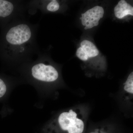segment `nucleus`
<instances>
[{"label": "nucleus", "mask_w": 133, "mask_h": 133, "mask_svg": "<svg viewBox=\"0 0 133 133\" xmlns=\"http://www.w3.org/2000/svg\"><path fill=\"white\" fill-rule=\"evenodd\" d=\"M39 25L25 18H19L3 26L0 39V56L12 64L30 61L41 52L36 35Z\"/></svg>", "instance_id": "nucleus-1"}, {"label": "nucleus", "mask_w": 133, "mask_h": 133, "mask_svg": "<svg viewBox=\"0 0 133 133\" xmlns=\"http://www.w3.org/2000/svg\"><path fill=\"white\" fill-rule=\"evenodd\" d=\"M87 107L79 105L60 112L43 128L44 133H83L88 115Z\"/></svg>", "instance_id": "nucleus-2"}, {"label": "nucleus", "mask_w": 133, "mask_h": 133, "mask_svg": "<svg viewBox=\"0 0 133 133\" xmlns=\"http://www.w3.org/2000/svg\"><path fill=\"white\" fill-rule=\"evenodd\" d=\"M37 59L30 63L29 74L35 81L40 83H51L59 79V72L55 66L50 63L45 53L40 52Z\"/></svg>", "instance_id": "nucleus-3"}, {"label": "nucleus", "mask_w": 133, "mask_h": 133, "mask_svg": "<svg viewBox=\"0 0 133 133\" xmlns=\"http://www.w3.org/2000/svg\"><path fill=\"white\" fill-rule=\"evenodd\" d=\"M27 10H29V2L0 0V23L4 26L16 19L24 18Z\"/></svg>", "instance_id": "nucleus-4"}, {"label": "nucleus", "mask_w": 133, "mask_h": 133, "mask_svg": "<svg viewBox=\"0 0 133 133\" xmlns=\"http://www.w3.org/2000/svg\"><path fill=\"white\" fill-rule=\"evenodd\" d=\"M104 10L102 7L97 6L88 10L81 14V23L85 26V30L92 28L98 25L99 21L103 18Z\"/></svg>", "instance_id": "nucleus-5"}, {"label": "nucleus", "mask_w": 133, "mask_h": 133, "mask_svg": "<svg viewBox=\"0 0 133 133\" xmlns=\"http://www.w3.org/2000/svg\"><path fill=\"white\" fill-rule=\"evenodd\" d=\"M114 12L116 17L121 19L128 15L133 16V8L125 0H121L115 7Z\"/></svg>", "instance_id": "nucleus-6"}, {"label": "nucleus", "mask_w": 133, "mask_h": 133, "mask_svg": "<svg viewBox=\"0 0 133 133\" xmlns=\"http://www.w3.org/2000/svg\"><path fill=\"white\" fill-rule=\"evenodd\" d=\"M123 96L125 100L132 102L133 97V72L129 75L125 82L123 84Z\"/></svg>", "instance_id": "nucleus-7"}, {"label": "nucleus", "mask_w": 133, "mask_h": 133, "mask_svg": "<svg viewBox=\"0 0 133 133\" xmlns=\"http://www.w3.org/2000/svg\"><path fill=\"white\" fill-rule=\"evenodd\" d=\"M80 45L86 53L89 58L95 57L99 54V51L97 48L91 41L84 40L81 42Z\"/></svg>", "instance_id": "nucleus-8"}, {"label": "nucleus", "mask_w": 133, "mask_h": 133, "mask_svg": "<svg viewBox=\"0 0 133 133\" xmlns=\"http://www.w3.org/2000/svg\"><path fill=\"white\" fill-rule=\"evenodd\" d=\"M76 55L78 58L84 62L87 61L89 59L86 53L81 47H79L77 49Z\"/></svg>", "instance_id": "nucleus-9"}, {"label": "nucleus", "mask_w": 133, "mask_h": 133, "mask_svg": "<svg viewBox=\"0 0 133 133\" xmlns=\"http://www.w3.org/2000/svg\"><path fill=\"white\" fill-rule=\"evenodd\" d=\"M7 91V86L5 81L0 78V98L5 95Z\"/></svg>", "instance_id": "nucleus-10"}, {"label": "nucleus", "mask_w": 133, "mask_h": 133, "mask_svg": "<svg viewBox=\"0 0 133 133\" xmlns=\"http://www.w3.org/2000/svg\"><path fill=\"white\" fill-rule=\"evenodd\" d=\"M108 128L107 127H105L101 128V133H111L108 131Z\"/></svg>", "instance_id": "nucleus-11"}, {"label": "nucleus", "mask_w": 133, "mask_h": 133, "mask_svg": "<svg viewBox=\"0 0 133 133\" xmlns=\"http://www.w3.org/2000/svg\"><path fill=\"white\" fill-rule=\"evenodd\" d=\"M101 128H98L95 129L94 131H91L89 133H101Z\"/></svg>", "instance_id": "nucleus-12"}]
</instances>
